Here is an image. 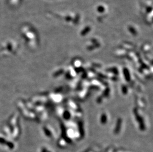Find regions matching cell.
Segmentation results:
<instances>
[{
  "label": "cell",
  "mask_w": 153,
  "mask_h": 152,
  "mask_svg": "<svg viewBox=\"0 0 153 152\" xmlns=\"http://www.w3.org/2000/svg\"><path fill=\"white\" fill-rule=\"evenodd\" d=\"M115 152H123V151H115Z\"/></svg>",
  "instance_id": "obj_1"
}]
</instances>
